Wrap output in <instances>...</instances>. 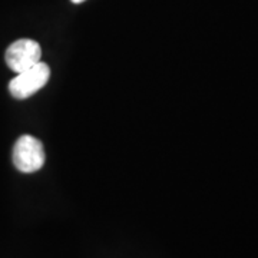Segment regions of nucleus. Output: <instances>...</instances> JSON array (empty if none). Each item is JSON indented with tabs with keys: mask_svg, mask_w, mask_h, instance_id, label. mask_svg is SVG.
Segmentation results:
<instances>
[{
	"mask_svg": "<svg viewBox=\"0 0 258 258\" xmlns=\"http://www.w3.org/2000/svg\"><path fill=\"white\" fill-rule=\"evenodd\" d=\"M13 164L20 172L32 174L45 164V148L35 137L23 135L13 147Z\"/></svg>",
	"mask_w": 258,
	"mask_h": 258,
	"instance_id": "1",
	"label": "nucleus"
},
{
	"mask_svg": "<svg viewBox=\"0 0 258 258\" xmlns=\"http://www.w3.org/2000/svg\"><path fill=\"white\" fill-rule=\"evenodd\" d=\"M42 50L32 39H19L6 50V63L16 74H20L40 62Z\"/></svg>",
	"mask_w": 258,
	"mask_h": 258,
	"instance_id": "3",
	"label": "nucleus"
},
{
	"mask_svg": "<svg viewBox=\"0 0 258 258\" xmlns=\"http://www.w3.org/2000/svg\"><path fill=\"white\" fill-rule=\"evenodd\" d=\"M50 78V69L46 63L39 62L35 66L18 74L9 83V91L16 99H26L42 89Z\"/></svg>",
	"mask_w": 258,
	"mask_h": 258,
	"instance_id": "2",
	"label": "nucleus"
},
{
	"mask_svg": "<svg viewBox=\"0 0 258 258\" xmlns=\"http://www.w3.org/2000/svg\"><path fill=\"white\" fill-rule=\"evenodd\" d=\"M74 3H82V2H85V0H72Z\"/></svg>",
	"mask_w": 258,
	"mask_h": 258,
	"instance_id": "4",
	"label": "nucleus"
}]
</instances>
